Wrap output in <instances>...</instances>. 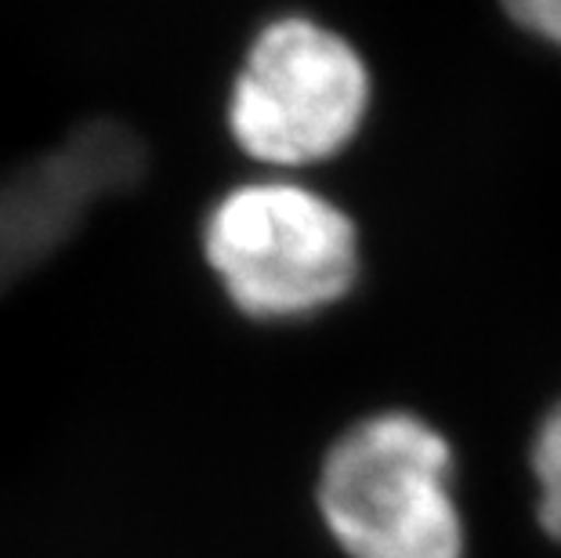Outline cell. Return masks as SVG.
Returning <instances> with one entry per match:
<instances>
[{
    "instance_id": "obj_2",
    "label": "cell",
    "mask_w": 561,
    "mask_h": 558,
    "mask_svg": "<svg viewBox=\"0 0 561 558\" xmlns=\"http://www.w3.org/2000/svg\"><path fill=\"white\" fill-rule=\"evenodd\" d=\"M453 446L416 413L344 432L322 460L319 512L348 558H463Z\"/></svg>"
},
{
    "instance_id": "obj_5",
    "label": "cell",
    "mask_w": 561,
    "mask_h": 558,
    "mask_svg": "<svg viewBox=\"0 0 561 558\" xmlns=\"http://www.w3.org/2000/svg\"><path fill=\"white\" fill-rule=\"evenodd\" d=\"M504 8L522 30L561 47V0H504Z\"/></svg>"
},
{
    "instance_id": "obj_4",
    "label": "cell",
    "mask_w": 561,
    "mask_h": 558,
    "mask_svg": "<svg viewBox=\"0 0 561 558\" xmlns=\"http://www.w3.org/2000/svg\"><path fill=\"white\" fill-rule=\"evenodd\" d=\"M533 479H536V519L561 540V402L540 421L533 439Z\"/></svg>"
},
{
    "instance_id": "obj_1",
    "label": "cell",
    "mask_w": 561,
    "mask_h": 558,
    "mask_svg": "<svg viewBox=\"0 0 561 558\" xmlns=\"http://www.w3.org/2000/svg\"><path fill=\"white\" fill-rule=\"evenodd\" d=\"M203 258L250 319H305L348 298L359 229L319 189L261 178L229 189L203 218Z\"/></svg>"
},
{
    "instance_id": "obj_3",
    "label": "cell",
    "mask_w": 561,
    "mask_h": 558,
    "mask_svg": "<svg viewBox=\"0 0 561 558\" xmlns=\"http://www.w3.org/2000/svg\"><path fill=\"white\" fill-rule=\"evenodd\" d=\"M369 102L374 77L359 47L312 15H279L247 44L225 121L250 160L297 171L348 149Z\"/></svg>"
}]
</instances>
